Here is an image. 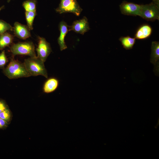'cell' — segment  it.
Returning a JSON list of instances; mask_svg holds the SVG:
<instances>
[{
    "label": "cell",
    "mask_w": 159,
    "mask_h": 159,
    "mask_svg": "<svg viewBox=\"0 0 159 159\" xmlns=\"http://www.w3.org/2000/svg\"><path fill=\"white\" fill-rule=\"evenodd\" d=\"M148 21L159 20V4L153 2L148 4L142 5L140 16Z\"/></svg>",
    "instance_id": "cell-4"
},
{
    "label": "cell",
    "mask_w": 159,
    "mask_h": 159,
    "mask_svg": "<svg viewBox=\"0 0 159 159\" xmlns=\"http://www.w3.org/2000/svg\"><path fill=\"white\" fill-rule=\"evenodd\" d=\"M13 39V36L8 33L5 32L0 35V50H2L10 45Z\"/></svg>",
    "instance_id": "cell-14"
},
{
    "label": "cell",
    "mask_w": 159,
    "mask_h": 159,
    "mask_svg": "<svg viewBox=\"0 0 159 159\" xmlns=\"http://www.w3.org/2000/svg\"><path fill=\"white\" fill-rule=\"evenodd\" d=\"M13 29L15 35L20 39H25L31 36L28 27L18 22H15Z\"/></svg>",
    "instance_id": "cell-9"
},
{
    "label": "cell",
    "mask_w": 159,
    "mask_h": 159,
    "mask_svg": "<svg viewBox=\"0 0 159 159\" xmlns=\"http://www.w3.org/2000/svg\"><path fill=\"white\" fill-rule=\"evenodd\" d=\"M12 29V26L9 24L0 19V35L4 33L7 31H11Z\"/></svg>",
    "instance_id": "cell-19"
},
{
    "label": "cell",
    "mask_w": 159,
    "mask_h": 159,
    "mask_svg": "<svg viewBox=\"0 0 159 159\" xmlns=\"http://www.w3.org/2000/svg\"><path fill=\"white\" fill-rule=\"evenodd\" d=\"M11 0H7V1L9 2Z\"/></svg>",
    "instance_id": "cell-25"
},
{
    "label": "cell",
    "mask_w": 159,
    "mask_h": 159,
    "mask_svg": "<svg viewBox=\"0 0 159 159\" xmlns=\"http://www.w3.org/2000/svg\"><path fill=\"white\" fill-rule=\"evenodd\" d=\"M60 35L58 39V43L61 51L67 48L64 41L65 37L69 31V26L64 21H61L59 25Z\"/></svg>",
    "instance_id": "cell-10"
},
{
    "label": "cell",
    "mask_w": 159,
    "mask_h": 159,
    "mask_svg": "<svg viewBox=\"0 0 159 159\" xmlns=\"http://www.w3.org/2000/svg\"><path fill=\"white\" fill-rule=\"evenodd\" d=\"M8 107V106L5 101L0 99V113Z\"/></svg>",
    "instance_id": "cell-21"
},
{
    "label": "cell",
    "mask_w": 159,
    "mask_h": 159,
    "mask_svg": "<svg viewBox=\"0 0 159 159\" xmlns=\"http://www.w3.org/2000/svg\"><path fill=\"white\" fill-rule=\"evenodd\" d=\"M152 29L151 26L147 24L140 26L137 30L134 35L135 39L142 40L149 37L151 34Z\"/></svg>",
    "instance_id": "cell-11"
},
{
    "label": "cell",
    "mask_w": 159,
    "mask_h": 159,
    "mask_svg": "<svg viewBox=\"0 0 159 159\" xmlns=\"http://www.w3.org/2000/svg\"><path fill=\"white\" fill-rule=\"evenodd\" d=\"M59 85L58 80L55 77H51L45 82L43 87V91L46 93L52 92L58 87Z\"/></svg>",
    "instance_id": "cell-13"
},
{
    "label": "cell",
    "mask_w": 159,
    "mask_h": 159,
    "mask_svg": "<svg viewBox=\"0 0 159 159\" xmlns=\"http://www.w3.org/2000/svg\"><path fill=\"white\" fill-rule=\"evenodd\" d=\"M4 74L10 79L31 76L24 63L12 59L7 67L4 69Z\"/></svg>",
    "instance_id": "cell-1"
},
{
    "label": "cell",
    "mask_w": 159,
    "mask_h": 159,
    "mask_svg": "<svg viewBox=\"0 0 159 159\" xmlns=\"http://www.w3.org/2000/svg\"><path fill=\"white\" fill-rule=\"evenodd\" d=\"M38 39V45L36 49L37 57L44 62L51 52L52 49L50 44L44 38L39 37Z\"/></svg>",
    "instance_id": "cell-7"
},
{
    "label": "cell",
    "mask_w": 159,
    "mask_h": 159,
    "mask_svg": "<svg viewBox=\"0 0 159 159\" xmlns=\"http://www.w3.org/2000/svg\"><path fill=\"white\" fill-rule=\"evenodd\" d=\"M11 51L14 55H27L30 57H36L35 47L31 42H19L13 44L11 47Z\"/></svg>",
    "instance_id": "cell-3"
},
{
    "label": "cell",
    "mask_w": 159,
    "mask_h": 159,
    "mask_svg": "<svg viewBox=\"0 0 159 159\" xmlns=\"http://www.w3.org/2000/svg\"><path fill=\"white\" fill-rule=\"evenodd\" d=\"M0 118L9 124L12 118V115L9 107L0 113Z\"/></svg>",
    "instance_id": "cell-18"
},
{
    "label": "cell",
    "mask_w": 159,
    "mask_h": 159,
    "mask_svg": "<svg viewBox=\"0 0 159 159\" xmlns=\"http://www.w3.org/2000/svg\"><path fill=\"white\" fill-rule=\"evenodd\" d=\"M135 38H132L127 36L120 37L119 40L121 42L123 48L128 50L132 48L135 42Z\"/></svg>",
    "instance_id": "cell-15"
},
{
    "label": "cell",
    "mask_w": 159,
    "mask_h": 159,
    "mask_svg": "<svg viewBox=\"0 0 159 159\" xmlns=\"http://www.w3.org/2000/svg\"><path fill=\"white\" fill-rule=\"evenodd\" d=\"M24 64L31 76L40 75L47 78V73L44 62L37 57L25 59Z\"/></svg>",
    "instance_id": "cell-2"
},
{
    "label": "cell",
    "mask_w": 159,
    "mask_h": 159,
    "mask_svg": "<svg viewBox=\"0 0 159 159\" xmlns=\"http://www.w3.org/2000/svg\"><path fill=\"white\" fill-rule=\"evenodd\" d=\"M142 5L123 1L120 7L122 14L125 15L140 16Z\"/></svg>",
    "instance_id": "cell-6"
},
{
    "label": "cell",
    "mask_w": 159,
    "mask_h": 159,
    "mask_svg": "<svg viewBox=\"0 0 159 159\" xmlns=\"http://www.w3.org/2000/svg\"><path fill=\"white\" fill-rule=\"evenodd\" d=\"M82 9L76 0H60L59 6L56 11L61 14L64 13H71L76 16L80 15Z\"/></svg>",
    "instance_id": "cell-5"
},
{
    "label": "cell",
    "mask_w": 159,
    "mask_h": 159,
    "mask_svg": "<svg viewBox=\"0 0 159 159\" xmlns=\"http://www.w3.org/2000/svg\"><path fill=\"white\" fill-rule=\"evenodd\" d=\"M7 61L4 50L0 54V68H3Z\"/></svg>",
    "instance_id": "cell-20"
},
{
    "label": "cell",
    "mask_w": 159,
    "mask_h": 159,
    "mask_svg": "<svg viewBox=\"0 0 159 159\" xmlns=\"http://www.w3.org/2000/svg\"><path fill=\"white\" fill-rule=\"evenodd\" d=\"M36 0H27L24 1L22 6L26 11H36Z\"/></svg>",
    "instance_id": "cell-17"
},
{
    "label": "cell",
    "mask_w": 159,
    "mask_h": 159,
    "mask_svg": "<svg viewBox=\"0 0 159 159\" xmlns=\"http://www.w3.org/2000/svg\"><path fill=\"white\" fill-rule=\"evenodd\" d=\"M150 62L154 65L155 70L159 72V42L153 41L152 42L151 46Z\"/></svg>",
    "instance_id": "cell-12"
},
{
    "label": "cell",
    "mask_w": 159,
    "mask_h": 159,
    "mask_svg": "<svg viewBox=\"0 0 159 159\" xmlns=\"http://www.w3.org/2000/svg\"><path fill=\"white\" fill-rule=\"evenodd\" d=\"M153 0V1L155 3H158V4L159 3V0Z\"/></svg>",
    "instance_id": "cell-23"
},
{
    "label": "cell",
    "mask_w": 159,
    "mask_h": 159,
    "mask_svg": "<svg viewBox=\"0 0 159 159\" xmlns=\"http://www.w3.org/2000/svg\"><path fill=\"white\" fill-rule=\"evenodd\" d=\"M68 28L69 31L72 30L82 35L90 29L87 19L85 16L74 21L71 26H69Z\"/></svg>",
    "instance_id": "cell-8"
},
{
    "label": "cell",
    "mask_w": 159,
    "mask_h": 159,
    "mask_svg": "<svg viewBox=\"0 0 159 159\" xmlns=\"http://www.w3.org/2000/svg\"><path fill=\"white\" fill-rule=\"evenodd\" d=\"M25 14L27 26L29 30H32L33 21L36 15V11H26Z\"/></svg>",
    "instance_id": "cell-16"
},
{
    "label": "cell",
    "mask_w": 159,
    "mask_h": 159,
    "mask_svg": "<svg viewBox=\"0 0 159 159\" xmlns=\"http://www.w3.org/2000/svg\"><path fill=\"white\" fill-rule=\"evenodd\" d=\"M4 120L0 118V129H3L7 127L8 125Z\"/></svg>",
    "instance_id": "cell-22"
},
{
    "label": "cell",
    "mask_w": 159,
    "mask_h": 159,
    "mask_svg": "<svg viewBox=\"0 0 159 159\" xmlns=\"http://www.w3.org/2000/svg\"><path fill=\"white\" fill-rule=\"evenodd\" d=\"M4 6H1V7H0V11L4 8Z\"/></svg>",
    "instance_id": "cell-24"
}]
</instances>
